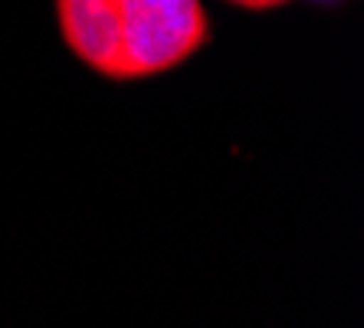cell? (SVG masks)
I'll list each match as a JSON object with an SVG mask.
<instances>
[{
    "mask_svg": "<svg viewBox=\"0 0 364 328\" xmlns=\"http://www.w3.org/2000/svg\"><path fill=\"white\" fill-rule=\"evenodd\" d=\"M227 4H233V7H243V10H276V7H286V4H292V0H227Z\"/></svg>",
    "mask_w": 364,
    "mask_h": 328,
    "instance_id": "cell-2",
    "label": "cell"
},
{
    "mask_svg": "<svg viewBox=\"0 0 364 328\" xmlns=\"http://www.w3.org/2000/svg\"><path fill=\"white\" fill-rule=\"evenodd\" d=\"M66 50L109 83L164 76L210 43L203 0H53Z\"/></svg>",
    "mask_w": 364,
    "mask_h": 328,
    "instance_id": "cell-1",
    "label": "cell"
}]
</instances>
